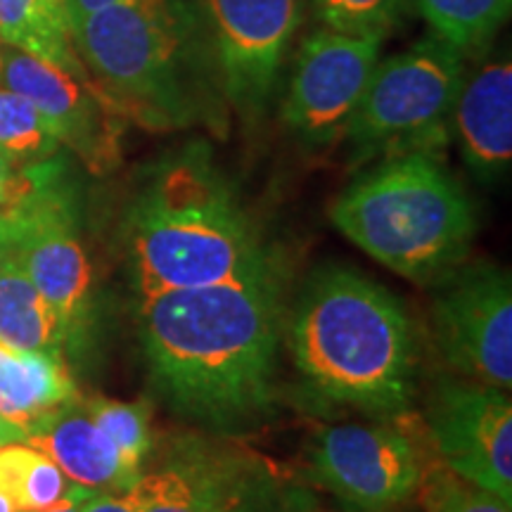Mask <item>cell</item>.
Instances as JSON below:
<instances>
[{
  "instance_id": "22",
  "label": "cell",
  "mask_w": 512,
  "mask_h": 512,
  "mask_svg": "<svg viewBox=\"0 0 512 512\" xmlns=\"http://www.w3.org/2000/svg\"><path fill=\"white\" fill-rule=\"evenodd\" d=\"M0 486L12 496L19 512H41L60 503L72 482L36 446L12 441L0 446Z\"/></svg>"
},
{
  "instance_id": "17",
  "label": "cell",
  "mask_w": 512,
  "mask_h": 512,
  "mask_svg": "<svg viewBox=\"0 0 512 512\" xmlns=\"http://www.w3.org/2000/svg\"><path fill=\"white\" fill-rule=\"evenodd\" d=\"M74 399L79 392L64 356L12 349L0 342V415L22 430L24 439Z\"/></svg>"
},
{
  "instance_id": "8",
  "label": "cell",
  "mask_w": 512,
  "mask_h": 512,
  "mask_svg": "<svg viewBox=\"0 0 512 512\" xmlns=\"http://www.w3.org/2000/svg\"><path fill=\"white\" fill-rule=\"evenodd\" d=\"M425 460L406 427L396 422H349L325 427L311 444V484L347 512H392L415 496Z\"/></svg>"
},
{
  "instance_id": "32",
  "label": "cell",
  "mask_w": 512,
  "mask_h": 512,
  "mask_svg": "<svg viewBox=\"0 0 512 512\" xmlns=\"http://www.w3.org/2000/svg\"><path fill=\"white\" fill-rule=\"evenodd\" d=\"M0 512H19L17 503L12 501V496L3 489V486H0Z\"/></svg>"
},
{
  "instance_id": "29",
  "label": "cell",
  "mask_w": 512,
  "mask_h": 512,
  "mask_svg": "<svg viewBox=\"0 0 512 512\" xmlns=\"http://www.w3.org/2000/svg\"><path fill=\"white\" fill-rule=\"evenodd\" d=\"M88 494H91V489H86V486H79V484H72L69 494L64 496L60 503L50 505V508L41 510V512H81V501Z\"/></svg>"
},
{
  "instance_id": "28",
  "label": "cell",
  "mask_w": 512,
  "mask_h": 512,
  "mask_svg": "<svg viewBox=\"0 0 512 512\" xmlns=\"http://www.w3.org/2000/svg\"><path fill=\"white\" fill-rule=\"evenodd\" d=\"M117 3H128V0H69V8H67L69 31H72V27H76L83 17L91 15V12L107 8V5H117Z\"/></svg>"
},
{
  "instance_id": "24",
  "label": "cell",
  "mask_w": 512,
  "mask_h": 512,
  "mask_svg": "<svg viewBox=\"0 0 512 512\" xmlns=\"http://www.w3.org/2000/svg\"><path fill=\"white\" fill-rule=\"evenodd\" d=\"M83 406L95 420V425L114 441V446L133 465H143L147 453L155 446L150 406L145 401L126 403L107 399V396H93V399L83 401Z\"/></svg>"
},
{
  "instance_id": "15",
  "label": "cell",
  "mask_w": 512,
  "mask_h": 512,
  "mask_svg": "<svg viewBox=\"0 0 512 512\" xmlns=\"http://www.w3.org/2000/svg\"><path fill=\"white\" fill-rule=\"evenodd\" d=\"M451 133L467 169L482 183H496L512 162V64L486 62L465 76L451 114Z\"/></svg>"
},
{
  "instance_id": "31",
  "label": "cell",
  "mask_w": 512,
  "mask_h": 512,
  "mask_svg": "<svg viewBox=\"0 0 512 512\" xmlns=\"http://www.w3.org/2000/svg\"><path fill=\"white\" fill-rule=\"evenodd\" d=\"M48 5H50V10L55 12V17L60 19V22L64 24V27L69 29V24H67V8H69V0H48Z\"/></svg>"
},
{
  "instance_id": "5",
  "label": "cell",
  "mask_w": 512,
  "mask_h": 512,
  "mask_svg": "<svg viewBox=\"0 0 512 512\" xmlns=\"http://www.w3.org/2000/svg\"><path fill=\"white\" fill-rule=\"evenodd\" d=\"M344 238L418 285H434L470 252L477 214L441 155L377 159L332 204Z\"/></svg>"
},
{
  "instance_id": "14",
  "label": "cell",
  "mask_w": 512,
  "mask_h": 512,
  "mask_svg": "<svg viewBox=\"0 0 512 512\" xmlns=\"http://www.w3.org/2000/svg\"><path fill=\"white\" fill-rule=\"evenodd\" d=\"M12 259L62 320L69 349H79L93 325L95 280L79 233L76 192L24 223L12 242Z\"/></svg>"
},
{
  "instance_id": "1",
  "label": "cell",
  "mask_w": 512,
  "mask_h": 512,
  "mask_svg": "<svg viewBox=\"0 0 512 512\" xmlns=\"http://www.w3.org/2000/svg\"><path fill=\"white\" fill-rule=\"evenodd\" d=\"M136 323L152 387L178 418L238 437L273 413L287 323L283 261L228 283L138 297Z\"/></svg>"
},
{
  "instance_id": "27",
  "label": "cell",
  "mask_w": 512,
  "mask_h": 512,
  "mask_svg": "<svg viewBox=\"0 0 512 512\" xmlns=\"http://www.w3.org/2000/svg\"><path fill=\"white\" fill-rule=\"evenodd\" d=\"M81 512H133L131 503L121 494H107V491H91L81 501Z\"/></svg>"
},
{
  "instance_id": "18",
  "label": "cell",
  "mask_w": 512,
  "mask_h": 512,
  "mask_svg": "<svg viewBox=\"0 0 512 512\" xmlns=\"http://www.w3.org/2000/svg\"><path fill=\"white\" fill-rule=\"evenodd\" d=\"M0 342L43 354L69 351L62 320L12 256L0 271Z\"/></svg>"
},
{
  "instance_id": "26",
  "label": "cell",
  "mask_w": 512,
  "mask_h": 512,
  "mask_svg": "<svg viewBox=\"0 0 512 512\" xmlns=\"http://www.w3.org/2000/svg\"><path fill=\"white\" fill-rule=\"evenodd\" d=\"M413 0H311L313 17L323 29L347 36L387 38Z\"/></svg>"
},
{
  "instance_id": "19",
  "label": "cell",
  "mask_w": 512,
  "mask_h": 512,
  "mask_svg": "<svg viewBox=\"0 0 512 512\" xmlns=\"http://www.w3.org/2000/svg\"><path fill=\"white\" fill-rule=\"evenodd\" d=\"M0 43L72 74L91 76L48 0H0Z\"/></svg>"
},
{
  "instance_id": "7",
  "label": "cell",
  "mask_w": 512,
  "mask_h": 512,
  "mask_svg": "<svg viewBox=\"0 0 512 512\" xmlns=\"http://www.w3.org/2000/svg\"><path fill=\"white\" fill-rule=\"evenodd\" d=\"M465 81V55L439 36L377 62L354 117L344 128L349 164L430 152L441 155Z\"/></svg>"
},
{
  "instance_id": "4",
  "label": "cell",
  "mask_w": 512,
  "mask_h": 512,
  "mask_svg": "<svg viewBox=\"0 0 512 512\" xmlns=\"http://www.w3.org/2000/svg\"><path fill=\"white\" fill-rule=\"evenodd\" d=\"M285 347L320 399L384 418L411 408L418 373L411 318L399 297L354 268L311 275L287 313Z\"/></svg>"
},
{
  "instance_id": "35",
  "label": "cell",
  "mask_w": 512,
  "mask_h": 512,
  "mask_svg": "<svg viewBox=\"0 0 512 512\" xmlns=\"http://www.w3.org/2000/svg\"><path fill=\"white\" fill-rule=\"evenodd\" d=\"M0 50H3V43H0Z\"/></svg>"
},
{
  "instance_id": "10",
  "label": "cell",
  "mask_w": 512,
  "mask_h": 512,
  "mask_svg": "<svg viewBox=\"0 0 512 512\" xmlns=\"http://www.w3.org/2000/svg\"><path fill=\"white\" fill-rule=\"evenodd\" d=\"M382 36H347L318 27L294 55L283 121L309 150L342 143L344 128L366 93Z\"/></svg>"
},
{
  "instance_id": "11",
  "label": "cell",
  "mask_w": 512,
  "mask_h": 512,
  "mask_svg": "<svg viewBox=\"0 0 512 512\" xmlns=\"http://www.w3.org/2000/svg\"><path fill=\"white\" fill-rule=\"evenodd\" d=\"M0 83L27 98L62 147L93 176L119 169L128 119L91 76L72 74L22 50H0Z\"/></svg>"
},
{
  "instance_id": "2",
  "label": "cell",
  "mask_w": 512,
  "mask_h": 512,
  "mask_svg": "<svg viewBox=\"0 0 512 512\" xmlns=\"http://www.w3.org/2000/svg\"><path fill=\"white\" fill-rule=\"evenodd\" d=\"M117 238L136 299L247 278L280 261L238 185L202 140L140 166Z\"/></svg>"
},
{
  "instance_id": "21",
  "label": "cell",
  "mask_w": 512,
  "mask_h": 512,
  "mask_svg": "<svg viewBox=\"0 0 512 512\" xmlns=\"http://www.w3.org/2000/svg\"><path fill=\"white\" fill-rule=\"evenodd\" d=\"M413 5L434 36L467 57L494 41L510 15L512 0H413Z\"/></svg>"
},
{
  "instance_id": "6",
  "label": "cell",
  "mask_w": 512,
  "mask_h": 512,
  "mask_svg": "<svg viewBox=\"0 0 512 512\" xmlns=\"http://www.w3.org/2000/svg\"><path fill=\"white\" fill-rule=\"evenodd\" d=\"M124 496L133 512H313L306 486L271 458L202 430L155 441Z\"/></svg>"
},
{
  "instance_id": "3",
  "label": "cell",
  "mask_w": 512,
  "mask_h": 512,
  "mask_svg": "<svg viewBox=\"0 0 512 512\" xmlns=\"http://www.w3.org/2000/svg\"><path fill=\"white\" fill-rule=\"evenodd\" d=\"M76 55L128 124L226 133L228 100L202 0H128L69 31Z\"/></svg>"
},
{
  "instance_id": "12",
  "label": "cell",
  "mask_w": 512,
  "mask_h": 512,
  "mask_svg": "<svg viewBox=\"0 0 512 512\" xmlns=\"http://www.w3.org/2000/svg\"><path fill=\"white\" fill-rule=\"evenodd\" d=\"M304 0H202L228 107L256 124L271 105Z\"/></svg>"
},
{
  "instance_id": "23",
  "label": "cell",
  "mask_w": 512,
  "mask_h": 512,
  "mask_svg": "<svg viewBox=\"0 0 512 512\" xmlns=\"http://www.w3.org/2000/svg\"><path fill=\"white\" fill-rule=\"evenodd\" d=\"M62 150L41 112L0 83V155L17 164H43L60 157Z\"/></svg>"
},
{
  "instance_id": "20",
  "label": "cell",
  "mask_w": 512,
  "mask_h": 512,
  "mask_svg": "<svg viewBox=\"0 0 512 512\" xmlns=\"http://www.w3.org/2000/svg\"><path fill=\"white\" fill-rule=\"evenodd\" d=\"M74 183L62 155L43 164H17L0 155V221L19 228L36 211L72 195Z\"/></svg>"
},
{
  "instance_id": "30",
  "label": "cell",
  "mask_w": 512,
  "mask_h": 512,
  "mask_svg": "<svg viewBox=\"0 0 512 512\" xmlns=\"http://www.w3.org/2000/svg\"><path fill=\"white\" fill-rule=\"evenodd\" d=\"M12 441H24V432L0 415V446L12 444Z\"/></svg>"
},
{
  "instance_id": "25",
  "label": "cell",
  "mask_w": 512,
  "mask_h": 512,
  "mask_svg": "<svg viewBox=\"0 0 512 512\" xmlns=\"http://www.w3.org/2000/svg\"><path fill=\"white\" fill-rule=\"evenodd\" d=\"M415 496L425 512H512L503 498L467 482L439 460L425 465Z\"/></svg>"
},
{
  "instance_id": "33",
  "label": "cell",
  "mask_w": 512,
  "mask_h": 512,
  "mask_svg": "<svg viewBox=\"0 0 512 512\" xmlns=\"http://www.w3.org/2000/svg\"><path fill=\"white\" fill-rule=\"evenodd\" d=\"M15 238H17V228L10 226V223L0 221V242H10L12 245V240Z\"/></svg>"
},
{
  "instance_id": "9",
  "label": "cell",
  "mask_w": 512,
  "mask_h": 512,
  "mask_svg": "<svg viewBox=\"0 0 512 512\" xmlns=\"http://www.w3.org/2000/svg\"><path fill=\"white\" fill-rule=\"evenodd\" d=\"M434 287V339L444 361L465 380L508 392L512 384L510 273L489 261L460 264Z\"/></svg>"
},
{
  "instance_id": "13",
  "label": "cell",
  "mask_w": 512,
  "mask_h": 512,
  "mask_svg": "<svg viewBox=\"0 0 512 512\" xmlns=\"http://www.w3.org/2000/svg\"><path fill=\"white\" fill-rule=\"evenodd\" d=\"M439 463L512 505V403L505 389L441 380L427 408Z\"/></svg>"
},
{
  "instance_id": "16",
  "label": "cell",
  "mask_w": 512,
  "mask_h": 512,
  "mask_svg": "<svg viewBox=\"0 0 512 512\" xmlns=\"http://www.w3.org/2000/svg\"><path fill=\"white\" fill-rule=\"evenodd\" d=\"M24 441L46 453L69 482L91 491L124 496L138 482L140 467L133 465L95 425L83 399L64 403Z\"/></svg>"
},
{
  "instance_id": "34",
  "label": "cell",
  "mask_w": 512,
  "mask_h": 512,
  "mask_svg": "<svg viewBox=\"0 0 512 512\" xmlns=\"http://www.w3.org/2000/svg\"><path fill=\"white\" fill-rule=\"evenodd\" d=\"M10 256H12V245H10V242H0V271H3V266L8 264Z\"/></svg>"
}]
</instances>
